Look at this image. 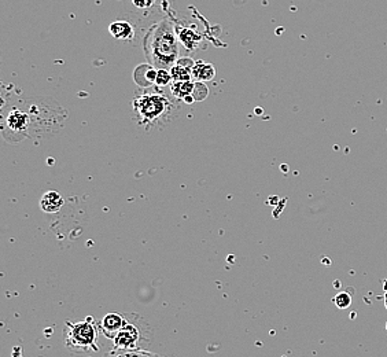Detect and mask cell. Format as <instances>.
I'll return each mask as SVG.
<instances>
[{
	"mask_svg": "<svg viewBox=\"0 0 387 357\" xmlns=\"http://www.w3.org/2000/svg\"><path fill=\"white\" fill-rule=\"evenodd\" d=\"M126 323H127V320L124 319V316H121L119 313H109L103 317V320L101 323L102 333L105 334V337L114 340L116 336L123 330Z\"/></svg>",
	"mask_w": 387,
	"mask_h": 357,
	"instance_id": "cell-5",
	"label": "cell"
},
{
	"mask_svg": "<svg viewBox=\"0 0 387 357\" xmlns=\"http://www.w3.org/2000/svg\"><path fill=\"white\" fill-rule=\"evenodd\" d=\"M143 50L155 69L171 71L179 61V40L171 21L161 19L143 37Z\"/></svg>",
	"mask_w": 387,
	"mask_h": 357,
	"instance_id": "cell-1",
	"label": "cell"
},
{
	"mask_svg": "<svg viewBox=\"0 0 387 357\" xmlns=\"http://www.w3.org/2000/svg\"><path fill=\"white\" fill-rule=\"evenodd\" d=\"M87 317L85 322L80 323H66L64 330V345L73 352H88L98 351L96 326Z\"/></svg>",
	"mask_w": 387,
	"mask_h": 357,
	"instance_id": "cell-3",
	"label": "cell"
},
{
	"mask_svg": "<svg viewBox=\"0 0 387 357\" xmlns=\"http://www.w3.org/2000/svg\"><path fill=\"white\" fill-rule=\"evenodd\" d=\"M110 35L117 40H132L135 36V28L128 21H116L109 26Z\"/></svg>",
	"mask_w": 387,
	"mask_h": 357,
	"instance_id": "cell-8",
	"label": "cell"
},
{
	"mask_svg": "<svg viewBox=\"0 0 387 357\" xmlns=\"http://www.w3.org/2000/svg\"><path fill=\"white\" fill-rule=\"evenodd\" d=\"M385 305H386V308H387V293H386V295H385Z\"/></svg>",
	"mask_w": 387,
	"mask_h": 357,
	"instance_id": "cell-17",
	"label": "cell"
},
{
	"mask_svg": "<svg viewBox=\"0 0 387 357\" xmlns=\"http://www.w3.org/2000/svg\"><path fill=\"white\" fill-rule=\"evenodd\" d=\"M164 0H128L132 10L135 12H153V10L161 4Z\"/></svg>",
	"mask_w": 387,
	"mask_h": 357,
	"instance_id": "cell-13",
	"label": "cell"
},
{
	"mask_svg": "<svg viewBox=\"0 0 387 357\" xmlns=\"http://www.w3.org/2000/svg\"><path fill=\"white\" fill-rule=\"evenodd\" d=\"M334 304H335L339 309H346V308H349L350 304H352V295H350L349 293H346V291H341V293H338V294L335 295Z\"/></svg>",
	"mask_w": 387,
	"mask_h": 357,
	"instance_id": "cell-16",
	"label": "cell"
},
{
	"mask_svg": "<svg viewBox=\"0 0 387 357\" xmlns=\"http://www.w3.org/2000/svg\"><path fill=\"white\" fill-rule=\"evenodd\" d=\"M64 198L57 191L46 193L40 200V208L46 214H55L64 207Z\"/></svg>",
	"mask_w": 387,
	"mask_h": 357,
	"instance_id": "cell-7",
	"label": "cell"
},
{
	"mask_svg": "<svg viewBox=\"0 0 387 357\" xmlns=\"http://www.w3.org/2000/svg\"><path fill=\"white\" fill-rule=\"evenodd\" d=\"M29 123H31L29 116L21 110H12V112H10V114L7 117V125L14 132L26 131Z\"/></svg>",
	"mask_w": 387,
	"mask_h": 357,
	"instance_id": "cell-10",
	"label": "cell"
},
{
	"mask_svg": "<svg viewBox=\"0 0 387 357\" xmlns=\"http://www.w3.org/2000/svg\"><path fill=\"white\" fill-rule=\"evenodd\" d=\"M194 65L195 62H193L190 58L179 60L178 64L171 69L173 81H191Z\"/></svg>",
	"mask_w": 387,
	"mask_h": 357,
	"instance_id": "cell-9",
	"label": "cell"
},
{
	"mask_svg": "<svg viewBox=\"0 0 387 357\" xmlns=\"http://www.w3.org/2000/svg\"><path fill=\"white\" fill-rule=\"evenodd\" d=\"M136 120L141 125H155L165 121L173 109V103L168 96L157 92L141 94L132 102Z\"/></svg>",
	"mask_w": 387,
	"mask_h": 357,
	"instance_id": "cell-2",
	"label": "cell"
},
{
	"mask_svg": "<svg viewBox=\"0 0 387 357\" xmlns=\"http://www.w3.org/2000/svg\"><path fill=\"white\" fill-rule=\"evenodd\" d=\"M216 76L213 65L205 62H196L193 68V77L198 81H209Z\"/></svg>",
	"mask_w": 387,
	"mask_h": 357,
	"instance_id": "cell-12",
	"label": "cell"
},
{
	"mask_svg": "<svg viewBox=\"0 0 387 357\" xmlns=\"http://www.w3.org/2000/svg\"><path fill=\"white\" fill-rule=\"evenodd\" d=\"M171 82H173V77L171 71L166 69H158L157 73V80H155V85L160 88L168 87Z\"/></svg>",
	"mask_w": 387,
	"mask_h": 357,
	"instance_id": "cell-15",
	"label": "cell"
},
{
	"mask_svg": "<svg viewBox=\"0 0 387 357\" xmlns=\"http://www.w3.org/2000/svg\"><path fill=\"white\" fill-rule=\"evenodd\" d=\"M105 357H160L157 354L143 349H116Z\"/></svg>",
	"mask_w": 387,
	"mask_h": 357,
	"instance_id": "cell-14",
	"label": "cell"
},
{
	"mask_svg": "<svg viewBox=\"0 0 387 357\" xmlns=\"http://www.w3.org/2000/svg\"><path fill=\"white\" fill-rule=\"evenodd\" d=\"M113 341L116 349H137L140 341V330L137 326L127 322Z\"/></svg>",
	"mask_w": 387,
	"mask_h": 357,
	"instance_id": "cell-4",
	"label": "cell"
},
{
	"mask_svg": "<svg viewBox=\"0 0 387 357\" xmlns=\"http://www.w3.org/2000/svg\"><path fill=\"white\" fill-rule=\"evenodd\" d=\"M157 73H158V71L153 65H140V67L136 68V71L133 73L135 82L140 88H150V87L155 85Z\"/></svg>",
	"mask_w": 387,
	"mask_h": 357,
	"instance_id": "cell-6",
	"label": "cell"
},
{
	"mask_svg": "<svg viewBox=\"0 0 387 357\" xmlns=\"http://www.w3.org/2000/svg\"><path fill=\"white\" fill-rule=\"evenodd\" d=\"M195 84L193 81H173L171 84V91L176 99H186L194 94Z\"/></svg>",
	"mask_w": 387,
	"mask_h": 357,
	"instance_id": "cell-11",
	"label": "cell"
}]
</instances>
